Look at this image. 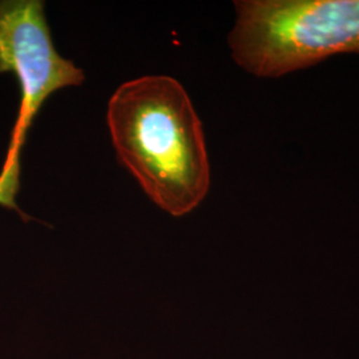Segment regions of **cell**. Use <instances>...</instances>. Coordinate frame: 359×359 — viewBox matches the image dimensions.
<instances>
[{"label": "cell", "instance_id": "6da1fadb", "mask_svg": "<svg viewBox=\"0 0 359 359\" xmlns=\"http://www.w3.org/2000/svg\"><path fill=\"white\" fill-rule=\"evenodd\" d=\"M107 121L118 161L160 209L181 217L205 200L210 165L203 123L176 79L154 75L121 84Z\"/></svg>", "mask_w": 359, "mask_h": 359}, {"label": "cell", "instance_id": "7a4b0ae2", "mask_svg": "<svg viewBox=\"0 0 359 359\" xmlns=\"http://www.w3.org/2000/svg\"><path fill=\"white\" fill-rule=\"evenodd\" d=\"M228 44L248 74L278 79L359 55V0H238Z\"/></svg>", "mask_w": 359, "mask_h": 359}, {"label": "cell", "instance_id": "3957f363", "mask_svg": "<svg viewBox=\"0 0 359 359\" xmlns=\"http://www.w3.org/2000/svg\"><path fill=\"white\" fill-rule=\"evenodd\" d=\"M0 74H13L20 87V111L0 173V194L13 197L19 191L20 151L34 118L52 93L79 87L86 76L56 51L40 0H0Z\"/></svg>", "mask_w": 359, "mask_h": 359}]
</instances>
